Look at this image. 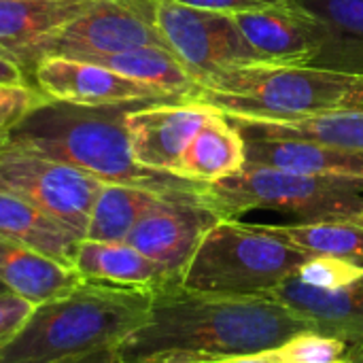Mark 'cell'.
Here are the masks:
<instances>
[{
	"instance_id": "28",
	"label": "cell",
	"mask_w": 363,
	"mask_h": 363,
	"mask_svg": "<svg viewBox=\"0 0 363 363\" xmlns=\"http://www.w3.org/2000/svg\"><path fill=\"white\" fill-rule=\"evenodd\" d=\"M47 100L36 85H0V128H15Z\"/></svg>"
},
{
	"instance_id": "7",
	"label": "cell",
	"mask_w": 363,
	"mask_h": 363,
	"mask_svg": "<svg viewBox=\"0 0 363 363\" xmlns=\"http://www.w3.org/2000/svg\"><path fill=\"white\" fill-rule=\"evenodd\" d=\"M125 2L149 17L196 83L221 68L259 62L245 43L232 13L196 9L172 0Z\"/></svg>"
},
{
	"instance_id": "19",
	"label": "cell",
	"mask_w": 363,
	"mask_h": 363,
	"mask_svg": "<svg viewBox=\"0 0 363 363\" xmlns=\"http://www.w3.org/2000/svg\"><path fill=\"white\" fill-rule=\"evenodd\" d=\"M0 283L32 306L57 300L83 283L74 268L0 236Z\"/></svg>"
},
{
	"instance_id": "31",
	"label": "cell",
	"mask_w": 363,
	"mask_h": 363,
	"mask_svg": "<svg viewBox=\"0 0 363 363\" xmlns=\"http://www.w3.org/2000/svg\"><path fill=\"white\" fill-rule=\"evenodd\" d=\"M53 363H125V359L119 353V347H111V349H102V351H94L87 355H77V357H68V359H60Z\"/></svg>"
},
{
	"instance_id": "3",
	"label": "cell",
	"mask_w": 363,
	"mask_h": 363,
	"mask_svg": "<svg viewBox=\"0 0 363 363\" xmlns=\"http://www.w3.org/2000/svg\"><path fill=\"white\" fill-rule=\"evenodd\" d=\"M153 291L83 281L70 294L34 306L0 363H53L121 347L151 315Z\"/></svg>"
},
{
	"instance_id": "33",
	"label": "cell",
	"mask_w": 363,
	"mask_h": 363,
	"mask_svg": "<svg viewBox=\"0 0 363 363\" xmlns=\"http://www.w3.org/2000/svg\"><path fill=\"white\" fill-rule=\"evenodd\" d=\"M221 363H281L279 357L274 355V351H262V353H253V355H242V357H232Z\"/></svg>"
},
{
	"instance_id": "2",
	"label": "cell",
	"mask_w": 363,
	"mask_h": 363,
	"mask_svg": "<svg viewBox=\"0 0 363 363\" xmlns=\"http://www.w3.org/2000/svg\"><path fill=\"white\" fill-rule=\"evenodd\" d=\"M153 102L83 106L47 100L9 130V147L70 164L106 185H128L168 200L204 202L206 185L151 170L136 162L128 134V115Z\"/></svg>"
},
{
	"instance_id": "11",
	"label": "cell",
	"mask_w": 363,
	"mask_h": 363,
	"mask_svg": "<svg viewBox=\"0 0 363 363\" xmlns=\"http://www.w3.org/2000/svg\"><path fill=\"white\" fill-rule=\"evenodd\" d=\"M217 221L221 217L204 202L164 198L136 223L125 242L181 283L202 238Z\"/></svg>"
},
{
	"instance_id": "25",
	"label": "cell",
	"mask_w": 363,
	"mask_h": 363,
	"mask_svg": "<svg viewBox=\"0 0 363 363\" xmlns=\"http://www.w3.org/2000/svg\"><path fill=\"white\" fill-rule=\"evenodd\" d=\"M308 255H328L363 266V225L357 221L259 223Z\"/></svg>"
},
{
	"instance_id": "26",
	"label": "cell",
	"mask_w": 363,
	"mask_h": 363,
	"mask_svg": "<svg viewBox=\"0 0 363 363\" xmlns=\"http://www.w3.org/2000/svg\"><path fill=\"white\" fill-rule=\"evenodd\" d=\"M272 351L281 363H351L353 347L334 336L306 330Z\"/></svg>"
},
{
	"instance_id": "5",
	"label": "cell",
	"mask_w": 363,
	"mask_h": 363,
	"mask_svg": "<svg viewBox=\"0 0 363 363\" xmlns=\"http://www.w3.org/2000/svg\"><path fill=\"white\" fill-rule=\"evenodd\" d=\"M202 198L221 219L274 211L291 217V223L353 221L363 211V179L298 174L245 164L236 174L206 185Z\"/></svg>"
},
{
	"instance_id": "34",
	"label": "cell",
	"mask_w": 363,
	"mask_h": 363,
	"mask_svg": "<svg viewBox=\"0 0 363 363\" xmlns=\"http://www.w3.org/2000/svg\"><path fill=\"white\" fill-rule=\"evenodd\" d=\"M347 104H362L363 106V77H359L355 89L351 91V96H349V100H347Z\"/></svg>"
},
{
	"instance_id": "23",
	"label": "cell",
	"mask_w": 363,
	"mask_h": 363,
	"mask_svg": "<svg viewBox=\"0 0 363 363\" xmlns=\"http://www.w3.org/2000/svg\"><path fill=\"white\" fill-rule=\"evenodd\" d=\"M87 62L106 66L128 79L157 87L174 98L189 100L198 85L189 70L181 64V60L172 51L162 47H143L125 53L98 55Z\"/></svg>"
},
{
	"instance_id": "8",
	"label": "cell",
	"mask_w": 363,
	"mask_h": 363,
	"mask_svg": "<svg viewBox=\"0 0 363 363\" xmlns=\"http://www.w3.org/2000/svg\"><path fill=\"white\" fill-rule=\"evenodd\" d=\"M102 185L70 164L9 145L0 149V191L36 206L81 240Z\"/></svg>"
},
{
	"instance_id": "36",
	"label": "cell",
	"mask_w": 363,
	"mask_h": 363,
	"mask_svg": "<svg viewBox=\"0 0 363 363\" xmlns=\"http://www.w3.org/2000/svg\"><path fill=\"white\" fill-rule=\"evenodd\" d=\"M6 140H9V130L0 128V149H4V147H6Z\"/></svg>"
},
{
	"instance_id": "13",
	"label": "cell",
	"mask_w": 363,
	"mask_h": 363,
	"mask_svg": "<svg viewBox=\"0 0 363 363\" xmlns=\"http://www.w3.org/2000/svg\"><path fill=\"white\" fill-rule=\"evenodd\" d=\"M94 0H0V55L34 85L53 36L83 15Z\"/></svg>"
},
{
	"instance_id": "37",
	"label": "cell",
	"mask_w": 363,
	"mask_h": 363,
	"mask_svg": "<svg viewBox=\"0 0 363 363\" xmlns=\"http://www.w3.org/2000/svg\"><path fill=\"white\" fill-rule=\"evenodd\" d=\"M353 221H357V223H359V225H363V211H362V215H359V217H355V219H353Z\"/></svg>"
},
{
	"instance_id": "17",
	"label": "cell",
	"mask_w": 363,
	"mask_h": 363,
	"mask_svg": "<svg viewBox=\"0 0 363 363\" xmlns=\"http://www.w3.org/2000/svg\"><path fill=\"white\" fill-rule=\"evenodd\" d=\"M72 268L87 283L108 287L160 291L170 285H181L166 268L145 257L128 242L81 240L74 253Z\"/></svg>"
},
{
	"instance_id": "9",
	"label": "cell",
	"mask_w": 363,
	"mask_h": 363,
	"mask_svg": "<svg viewBox=\"0 0 363 363\" xmlns=\"http://www.w3.org/2000/svg\"><path fill=\"white\" fill-rule=\"evenodd\" d=\"M143 47L168 49L149 17L125 0H94L83 15L66 23L53 36L47 57L57 55L91 60L98 55L125 53Z\"/></svg>"
},
{
	"instance_id": "16",
	"label": "cell",
	"mask_w": 363,
	"mask_h": 363,
	"mask_svg": "<svg viewBox=\"0 0 363 363\" xmlns=\"http://www.w3.org/2000/svg\"><path fill=\"white\" fill-rule=\"evenodd\" d=\"M240 134L245 138L247 164L279 168L298 174L363 179L362 151H347L315 140L262 134L251 130H240Z\"/></svg>"
},
{
	"instance_id": "12",
	"label": "cell",
	"mask_w": 363,
	"mask_h": 363,
	"mask_svg": "<svg viewBox=\"0 0 363 363\" xmlns=\"http://www.w3.org/2000/svg\"><path fill=\"white\" fill-rule=\"evenodd\" d=\"M213 111L196 100H168L134 108L125 125L136 162L177 174L185 149Z\"/></svg>"
},
{
	"instance_id": "20",
	"label": "cell",
	"mask_w": 363,
	"mask_h": 363,
	"mask_svg": "<svg viewBox=\"0 0 363 363\" xmlns=\"http://www.w3.org/2000/svg\"><path fill=\"white\" fill-rule=\"evenodd\" d=\"M247 164L240 130L219 111H213L185 149L177 177L213 185L242 170Z\"/></svg>"
},
{
	"instance_id": "15",
	"label": "cell",
	"mask_w": 363,
	"mask_h": 363,
	"mask_svg": "<svg viewBox=\"0 0 363 363\" xmlns=\"http://www.w3.org/2000/svg\"><path fill=\"white\" fill-rule=\"evenodd\" d=\"M266 298L294 311L313 332L334 336L351 347L363 342V274L336 291L313 289L296 279H287L268 291Z\"/></svg>"
},
{
	"instance_id": "14",
	"label": "cell",
	"mask_w": 363,
	"mask_h": 363,
	"mask_svg": "<svg viewBox=\"0 0 363 363\" xmlns=\"http://www.w3.org/2000/svg\"><path fill=\"white\" fill-rule=\"evenodd\" d=\"M232 17L259 62L311 66L321 49L317 23L294 0L232 13Z\"/></svg>"
},
{
	"instance_id": "1",
	"label": "cell",
	"mask_w": 363,
	"mask_h": 363,
	"mask_svg": "<svg viewBox=\"0 0 363 363\" xmlns=\"http://www.w3.org/2000/svg\"><path fill=\"white\" fill-rule=\"evenodd\" d=\"M311 325L270 298H238L170 285L153 294L149 321L119 353L136 363L162 353L208 363L270 351Z\"/></svg>"
},
{
	"instance_id": "6",
	"label": "cell",
	"mask_w": 363,
	"mask_h": 363,
	"mask_svg": "<svg viewBox=\"0 0 363 363\" xmlns=\"http://www.w3.org/2000/svg\"><path fill=\"white\" fill-rule=\"evenodd\" d=\"M308 257L259 223L221 219L202 238L183 272L181 287L217 296L266 298Z\"/></svg>"
},
{
	"instance_id": "38",
	"label": "cell",
	"mask_w": 363,
	"mask_h": 363,
	"mask_svg": "<svg viewBox=\"0 0 363 363\" xmlns=\"http://www.w3.org/2000/svg\"><path fill=\"white\" fill-rule=\"evenodd\" d=\"M2 291H9V289H6V287H4V285L0 283V294H2Z\"/></svg>"
},
{
	"instance_id": "32",
	"label": "cell",
	"mask_w": 363,
	"mask_h": 363,
	"mask_svg": "<svg viewBox=\"0 0 363 363\" xmlns=\"http://www.w3.org/2000/svg\"><path fill=\"white\" fill-rule=\"evenodd\" d=\"M0 85H32V83L13 62L0 55Z\"/></svg>"
},
{
	"instance_id": "29",
	"label": "cell",
	"mask_w": 363,
	"mask_h": 363,
	"mask_svg": "<svg viewBox=\"0 0 363 363\" xmlns=\"http://www.w3.org/2000/svg\"><path fill=\"white\" fill-rule=\"evenodd\" d=\"M34 306L13 291L0 294V351L21 332Z\"/></svg>"
},
{
	"instance_id": "22",
	"label": "cell",
	"mask_w": 363,
	"mask_h": 363,
	"mask_svg": "<svg viewBox=\"0 0 363 363\" xmlns=\"http://www.w3.org/2000/svg\"><path fill=\"white\" fill-rule=\"evenodd\" d=\"M0 236L70 268L81 242V238H77L68 228L21 198L4 191H0Z\"/></svg>"
},
{
	"instance_id": "27",
	"label": "cell",
	"mask_w": 363,
	"mask_h": 363,
	"mask_svg": "<svg viewBox=\"0 0 363 363\" xmlns=\"http://www.w3.org/2000/svg\"><path fill=\"white\" fill-rule=\"evenodd\" d=\"M363 274V266L328 257V255H311L291 279L321 291H336L353 283Z\"/></svg>"
},
{
	"instance_id": "30",
	"label": "cell",
	"mask_w": 363,
	"mask_h": 363,
	"mask_svg": "<svg viewBox=\"0 0 363 363\" xmlns=\"http://www.w3.org/2000/svg\"><path fill=\"white\" fill-rule=\"evenodd\" d=\"M172 2H181V4L206 9V11L240 13V11H253V9H264V6H272V4H283L289 0H172Z\"/></svg>"
},
{
	"instance_id": "4",
	"label": "cell",
	"mask_w": 363,
	"mask_h": 363,
	"mask_svg": "<svg viewBox=\"0 0 363 363\" xmlns=\"http://www.w3.org/2000/svg\"><path fill=\"white\" fill-rule=\"evenodd\" d=\"M357 81L315 66L249 62L204 77L189 100L228 117L289 121L347 104Z\"/></svg>"
},
{
	"instance_id": "10",
	"label": "cell",
	"mask_w": 363,
	"mask_h": 363,
	"mask_svg": "<svg viewBox=\"0 0 363 363\" xmlns=\"http://www.w3.org/2000/svg\"><path fill=\"white\" fill-rule=\"evenodd\" d=\"M34 85L49 100L83 104V106L185 100V98H174L157 87L128 79L106 66L87 60L57 57V55L47 57L38 64L34 72Z\"/></svg>"
},
{
	"instance_id": "35",
	"label": "cell",
	"mask_w": 363,
	"mask_h": 363,
	"mask_svg": "<svg viewBox=\"0 0 363 363\" xmlns=\"http://www.w3.org/2000/svg\"><path fill=\"white\" fill-rule=\"evenodd\" d=\"M351 363H363V342L353 347V353H351Z\"/></svg>"
},
{
	"instance_id": "24",
	"label": "cell",
	"mask_w": 363,
	"mask_h": 363,
	"mask_svg": "<svg viewBox=\"0 0 363 363\" xmlns=\"http://www.w3.org/2000/svg\"><path fill=\"white\" fill-rule=\"evenodd\" d=\"M164 198L128 185H102L87 223L83 240L125 242L136 223Z\"/></svg>"
},
{
	"instance_id": "21",
	"label": "cell",
	"mask_w": 363,
	"mask_h": 363,
	"mask_svg": "<svg viewBox=\"0 0 363 363\" xmlns=\"http://www.w3.org/2000/svg\"><path fill=\"white\" fill-rule=\"evenodd\" d=\"M228 119L240 130L277 134V136H294V138L315 140V143H323L330 147L363 153L362 104H342L336 108H328V111L300 117V119H289V121H262V119H238V117H228Z\"/></svg>"
},
{
	"instance_id": "18",
	"label": "cell",
	"mask_w": 363,
	"mask_h": 363,
	"mask_svg": "<svg viewBox=\"0 0 363 363\" xmlns=\"http://www.w3.org/2000/svg\"><path fill=\"white\" fill-rule=\"evenodd\" d=\"M317 23L315 68L363 77V0H294Z\"/></svg>"
}]
</instances>
